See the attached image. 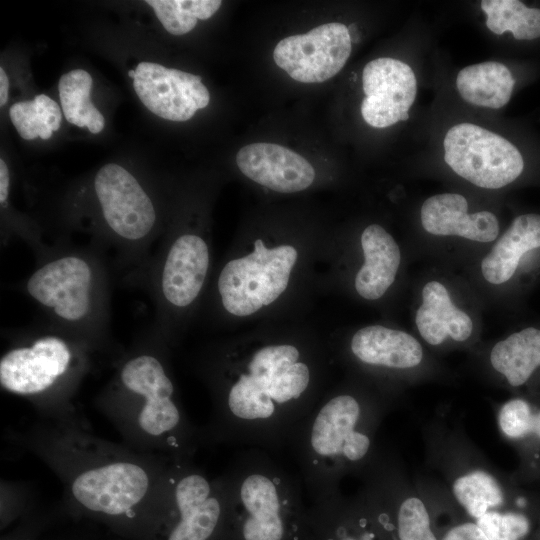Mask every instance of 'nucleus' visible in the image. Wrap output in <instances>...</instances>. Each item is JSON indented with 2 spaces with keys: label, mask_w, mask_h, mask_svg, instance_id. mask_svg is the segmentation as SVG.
Returning <instances> with one entry per match:
<instances>
[{
  "label": "nucleus",
  "mask_w": 540,
  "mask_h": 540,
  "mask_svg": "<svg viewBox=\"0 0 540 540\" xmlns=\"http://www.w3.org/2000/svg\"><path fill=\"white\" fill-rule=\"evenodd\" d=\"M444 160L460 177L487 189L513 182L523 171L519 150L504 137L471 123L451 127L444 138Z\"/></svg>",
  "instance_id": "9b49d317"
},
{
  "label": "nucleus",
  "mask_w": 540,
  "mask_h": 540,
  "mask_svg": "<svg viewBox=\"0 0 540 540\" xmlns=\"http://www.w3.org/2000/svg\"><path fill=\"white\" fill-rule=\"evenodd\" d=\"M9 80L4 68H0V106L3 107L8 100Z\"/></svg>",
  "instance_id": "2f4dec72"
},
{
  "label": "nucleus",
  "mask_w": 540,
  "mask_h": 540,
  "mask_svg": "<svg viewBox=\"0 0 540 540\" xmlns=\"http://www.w3.org/2000/svg\"><path fill=\"white\" fill-rule=\"evenodd\" d=\"M364 263L355 276L356 292L366 300L380 299L393 284L400 265V249L380 225L371 224L361 234Z\"/></svg>",
  "instance_id": "6ab92c4d"
},
{
  "label": "nucleus",
  "mask_w": 540,
  "mask_h": 540,
  "mask_svg": "<svg viewBox=\"0 0 540 540\" xmlns=\"http://www.w3.org/2000/svg\"><path fill=\"white\" fill-rule=\"evenodd\" d=\"M475 522L488 540H522L530 531L527 516L511 510L487 513Z\"/></svg>",
  "instance_id": "c85d7f7f"
},
{
  "label": "nucleus",
  "mask_w": 540,
  "mask_h": 540,
  "mask_svg": "<svg viewBox=\"0 0 540 540\" xmlns=\"http://www.w3.org/2000/svg\"><path fill=\"white\" fill-rule=\"evenodd\" d=\"M360 478L358 496L384 540H438L424 496L396 455L380 446Z\"/></svg>",
  "instance_id": "1a4fd4ad"
},
{
  "label": "nucleus",
  "mask_w": 540,
  "mask_h": 540,
  "mask_svg": "<svg viewBox=\"0 0 540 540\" xmlns=\"http://www.w3.org/2000/svg\"><path fill=\"white\" fill-rule=\"evenodd\" d=\"M220 477L226 495L221 540H307L303 489L268 451L247 449Z\"/></svg>",
  "instance_id": "0eeeda50"
},
{
  "label": "nucleus",
  "mask_w": 540,
  "mask_h": 540,
  "mask_svg": "<svg viewBox=\"0 0 540 540\" xmlns=\"http://www.w3.org/2000/svg\"><path fill=\"white\" fill-rule=\"evenodd\" d=\"M351 49L349 28L331 22L282 39L275 46L273 59L295 81L322 83L344 67Z\"/></svg>",
  "instance_id": "f8f14e48"
},
{
  "label": "nucleus",
  "mask_w": 540,
  "mask_h": 540,
  "mask_svg": "<svg viewBox=\"0 0 540 540\" xmlns=\"http://www.w3.org/2000/svg\"><path fill=\"white\" fill-rule=\"evenodd\" d=\"M497 423L501 434L511 441L534 437L540 442V410L534 411L522 398H513L499 408Z\"/></svg>",
  "instance_id": "cd10ccee"
},
{
  "label": "nucleus",
  "mask_w": 540,
  "mask_h": 540,
  "mask_svg": "<svg viewBox=\"0 0 540 540\" xmlns=\"http://www.w3.org/2000/svg\"><path fill=\"white\" fill-rule=\"evenodd\" d=\"M225 519L221 477H209L193 459L176 460L160 524L164 540H221Z\"/></svg>",
  "instance_id": "9d476101"
},
{
  "label": "nucleus",
  "mask_w": 540,
  "mask_h": 540,
  "mask_svg": "<svg viewBox=\"0 0 540 540\" xmlns=\"http://www.w3.org/2000/svg\"><path fill=\"white\" fill-rule=\"evenodd\" d=\"M9 116L18 134L25 140L37 137L49 139L60 128L62 121L59 105L45 94L13 104Z\"/></svg>",
  "instance_id": "a878e982"
},
{
  "label": "nucleus",
  "mask_w": 540,
  "mask_h": 540,
  "mask_svg": "<svg viewBox=\"0 0 540 540\" xmlns=\"http://www.w3.org/2000/svg\"><path fill=\"white\" fill-rule=\"evenodd\" d=\"M301 255L297 244L262 238L246 252L229 254L210 286L213 308L223 316L245 318L270 307L288 290Z\"/></svg>",
  "instance_id": "6e6552de"
},
{
  "label": "nucleus",
  "mask_w": 540,
  "mask_h": 540,
  "mask_svg": "<svg viewBox=\"0 0 540 540\" xmlns=\"http://www.w3.org/2000/svg\"><path fill=\"white\" fill-rule=\"evenodd\" d=\"M490 364L512 387L525 384L540 366V330L529 327L497 342Z\"/></svg>",
  "instance_id": "5701e85b"
},
{
  "label": "nucleus",
  "mask_w": 540,
  "mask_h": 540,
  "mask_svg": "<svg viewBox=\"0 0 540 540\" xmlns=\"http://www.w3.org/2000/svg\"><path fill=\"white\" fill-rule=\"evenodd\" d=\"M112 266L100 250L58 239L38 256L21 291L46 320L89 343L113 362L121 351L111 336Z\"/></svg>",
  "instance_id": "39448f33"
},
{
  "label": "nucleus",
  "mask_w": 540,
  "mask_h": 540,
  "mask_svg": "<svg viewBox=\"0 0 540 540\" xmlns=\"http://www.w3.org/2000/svg\"><path fill=\"white\" fill-rule=\"evenodd\" d=\"M163 27L172 35L189 33L197 20L212 17L220 8V0H146Z\"/></svg>",
  "instance_id": "bb28decb"
},
{
  "label": "nucleus",
  "mask_w": 540,
  "mask_h": 540,
  "mask_svg": "<svg viewBox=\"0 0 540 540\" xmlns=\"http://www.w3.org/2000/svg\"><path fill=\"white\" fill-rule=\"evenodd\" d=\"M480 6L487 16L486 26L494 34L509 31L517 40L540 37V9L518 0H483Z\"/></svg>",
  "instance_id": "393cba45"
},
{
  "label": "nucleus",
  "mask_w": 540,
  "mask_h": 540,
  "mask_svg": "<svg viewBox=\"0 0 540 540\" xmlns=\"http://www.w3.org/2000/svg\"><path fill=\"white\" fill-rule=\"evenodd\" d=\"M239 170L253 182L278 193H297L315 180V169L300 154L273 143L242 147L236 155Z\"/></svg>",
  "instance_id": "2eb2a0df"
},
{
  "label": "nucleus",
  "mask_w": 540,
  "mask_h": 540,
  "mask_svg": "<svg viewBox=\"0 0 540 540\" xmlns=\"http://www.w3.org/2000/svg\"><path fill=\"white\" fill-rule=\"evenodd\" d=\"M442 540H488L483 531L474 521H465L452 526L442 537Z\"/></svg>",
  "instance_id": "c756f323"
},
{
  "label": "nucleus",
  "mask_w": 540,
  "mask_h": 540,
  "mask_svg": "<svg viewBox=\"0 0 540 540\" xmlns=\"http://www.w3.org/2000/svg\"><path fill=\"white\" fill-rule=\"evenodd\" d=\"M386 404L360 389L324 393L292 432L288 446L312 502L340 491L347 475L360 477L376 457Z\"/></svg>",
  "instance_id": "20e7f679"
},
{
  "label": "nucleus",
  "mask_w": 540,
  "mask_h": 540,
  "mask_svg": "<svg viewBox=\"0 0 540 540\" xmlns=\"http://www.w3.org/2000/svg\"><path fill=\"white\" fill-rule=\"evenodd\" d=\"M8 440L57 476L67 506L115 522L161 524L175 460L98 437L85 417H37Z\"/></svg>",
  "instance_id": "f03ea898"
},
{
  "label": "nucleus",
  "mask_w": 540,
  "mask_h": 540,
  "mask_svg": "<svg viewBox=\"0 0 540 540\" xmlns=\"http://www.w3.org/2000/svg\"><path fill=\"white\" fill-rule=\"evenodd\" d=\"M171 349L148 327L112 362L113 372L93 404L126 446L190 460L202 446L200 427L190 421L181 403Z\"/></svg>",
  "instance_id": "7ed1b4c3"
},
{
  "label": "nucleus",
  "mask_w": 540,
  "mask_h": 540,
  "mask_svg": "<svg viewBox=\"0 0 540 540\" xmlns=\"http://www.w3.org/2000/svg\"><path fill=\"white\" fill-rule=\"evenodd\" d=\"M307 540H384L358 494L341 490L309 506Z\"/></svg>",
  "instance_id": "dca6fc26"
},
{
  "label": "nucleus",
  "mask_w": 540,
  "mask_h": 540,
  "mask_svg": "<svg viewBox=\"0 0 540 540\" xmlns=\"http://www.w3.org/2000/svg\"><path fill=\"white\" fill-rule=\"evenodd\" d=\"M10 173L6 162L0 159V203L4 202L10 194Z\"/></svg>",
  "instance_id": "7c9ffc66"
},
{
  "label": "nucleus",
  "mask_w": 540,
  "mask_h": 540,
  "mask_svg": "<svg viewBox=\"0 0 540 540\" xmlns=\"http://www.w3.org/2000/svg\"><path fill=\"white\" fill-rule=\"evenodd\" d=\"M311 341L262 336L210 344L193 359L211 413L202 446H288L298 423L324 394L326 360Z\"/></svg>",
  "instance_id": "f257e3e1"
},
{
  "label": "nucleus",
  "mask_w": 540,
  "mask_h": 540,
  "mask_svg": "<svg viewBox=\"0 0 540 540\" xmlns=\"http://www.w3.org/2000/svg\"><path fill=\"white\" fill-rule=\"evenodd\" d=\"M539 247L540 215L518 216L482 260L483 277L496 285L508 281L514 275L521 257Z\"/></svg>",
  "instance_id": "412c9836"
},
{
  "label": "nucleus",
  "mask_w": 540,
  "mask_h": 540,
  "mask_svg": "<svg viewBox=\"0 0 540 540\" xmlns=\"http://www.w3.org/2000/svg\"><path fill=\"white\" fill-rule=\"evenodd\" d=\"M514 84L509 69L495 61L467 66L456 78V87L466 102L492 109L509 102Z\"/></svg>",
  "instance_id": "4be33fe9"
},
{
  "label": "nucleus",
  "mask_w": 540,
  "mask_h": 540,
  "mask_svg": "<svg viewBox=\"0 0 540 540\" xmlns=\"http://www.w3.org/2000/svg\"><path fill=\"white\" fill-rule=\"evenodd\" d=\"M422 298L423 302L416 313V325L427 343L440 345L447 336L463 342L471 336V318L452 303L443 284L428 282L422 290Z\"/></svg>",
  "instance_id": "aec40b11"
},
{
  "label": "nucleus",
  "mask_w": 540,
  "mask_h": 540,
  "mask_svg": "<svg viewBox=\"0 0 540 540\" xmlns=\"http://www.w3.org/2000/svg\"><path fill=\"white\" fill-rule=\"evenodd\" d=\"M201 81L198 75L143 61L135 69L133 88L150 112L184 122L209 104L210 93Z\"/></svg>",
  "instance_id": "ddd939ff"
},
{
  "label": "nucleus",
  "mask_w": 540,
  "mask_h": 540,
  "mask_svg": "<svg viewBox=\"0 0 540 540\" xmlns=\"http://www.w3.org/2000/svg\"><path fill=\"white\" fill-rule=\"evenodd\" d=\"M128 74H129V77H130V78L134 79V77H135V70H129Z\"/></svg>",
  "instance_id": "473e14b6"
},
{
  "label": "nucleus",
  "mask_w": 540,
  "mask_h": 540,
  "mask_svg": "<svg viewBox=\"0 0 540 540\" xmlns=\"http://www.w3.org/2000/svg\"><path fill=\"white\" fill-rule=\"evenodd\" d=\"M467 212L468 202L464 196L456 193L437 194L424 201L421 223L433 235H454L483 243L496 239L499 223L493 213Z\"/></svg>",
  "instance_id": "a211bd4d"
},
{
  "label": "nucleus",
  "mask_w": 540,
  "mask_h": 540,
  "mask_svg": "<svg viewBox=\"0 0 540 540\" xmlns=\"http://www.w3.org/2000/svg\"><path fill=\"white\" fill-rule=\"evenodd\" d=\"M4 336L8 344L0 357L1 389L27 400L39 418L84 417L76 395L102 355L46 319Z\"/></svg>",
  "instance_id": "423d86ee"
},
{
  "label": "nucleus",
  "mask_w": 540,
  "mask_h": 540,
  "mask_svg": "<svg viewBox=\"0 0 540 540\" xmlns=\"http://www.w3.org/2000/svg\"><path fill=\"white\" fill-rule=\"evenodd\" d=\"M92 85V77L87 71L74 69L60 77L58 90L65 119L97 134L103 130L105 119L91 101Z\"/></svg>",
  "instance_id": "b1692460"
},
{
  "label": "nucleus",
  "mask_w": 540,
  "mask_h": 540,
  "mask_svg": "<svg viewBox=\"0 0 540 540\" xmlns=\"http://www.w3.org/2000/svg\"><path fill=\"white\" fill-rule=\"evenodd\" d=\"M365 98L361 114L367 124L386 128L409 118L408 111L417 92V81L411 67L393 58L368 62L362 74Z\"/></svg>",
  "instance_id": "4468645a"
},
{
  "label": "nucleus",
  "mask_w": 540,
  "mask_h": 540,
  "mask_svg": "<svg viewBox=\"0 0 540 540\" xmlns=\"http://www.w3.org/2000/svg\"><path fill=\"white\" fill-rule=\"evenodd\" d=\"M349 354L358 364L390 371H404L419 366L423 347L412 335L382 325L357 330L349 342Z\"/></svg>",
  "instance_id": "f3484780"
}]
</instances>
